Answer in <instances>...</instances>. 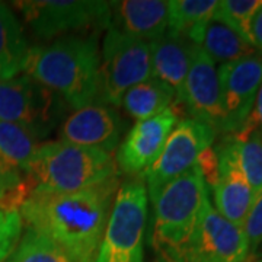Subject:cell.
<instances>
[{
    "mask_svg": "<svg viewBox=\"0 0 262 262\" xmlns=\"http://www.w3.org/2000/svg\"><path fill=\"white\" fill-rule=\"evenodd\" d=\"M217 6V0H170L166 32L200 46L207 22L214 15Z\"/></svg>",
    "mask_w": 262,
    "mask_h": 262,
    "instance_id": "19",
    "label": "cell"
},
{
    "mask_svg": "<svg viewBox=\"0 0 262 262\" xmlns=\"http://www.w3.org/2000/svg\"><path fill=\"white\" fill-rule=\"evenodd\" d=\"M253 131H258L262 134V83L259 86V91L256 94L255 102H253V108L248 120L245 122L244 128L239 131L237 134H233L236 137H246Z\"/></svg>",
    "mask_w": 262,
    "mask_h": 262,
    "instance_id": "28",
    "label": "cell"
},
{
    "mask_svg": "<svg viewBox=\"0 0 262 262\" xmlns=\"http://www.w3.org/2000/svg\"><path fill=\"white\" fill-rule=\"evenodd\" d=\"M151 77V44L113 27L102 41L99 101L121 105L124 94Z\"/></svg>",
    "mask_w": 262,
    "mask_h": 262,
    "instance_id": "6",
    "label": "cell"
},
{
    "mask_svg": "<svg viewBox=\"0 0 262 262\" xmlns=\"http://www.w3.org/2000/svg\"><path fill=\"white\" fill-rule=\"evenodd\" d=\"M110 5V27L125 35L151 44L168 31V2L165 0H121Z\"/></svg>",
    "mask_w": 262,
    "mask_h": 262,
    "instance_id": "16",
    "label": "cell"
},
{
    "mask_svg": "<svg viewBox=\"0 0 262 262\" xmlns=\"http://www.w3.org/2000/svg\"><path fill=\"white\" fill-rule=\"evenodd\" d=\"M22 182L24 179L20 178V172L0 165V201L9 195L13 189H16Z\"/></svg>",
    "mask_w": 262,
    "mask_h": 262,
    "instance_id": "29",
    "label": "cell"
},
{
    "mask_svg": "<svg viewBox=\"0 0 262 262\" xmlns=\"http://www.w3.org/2000/svg\"><path fill=\"white\" fill-rule=\"evenodd\" d=\"M39 146V139L29 128L0 121V165L27 173Z\"/></svg>",
    "mask_w": 262,
    "mask_h": 262,
    "instance_id": "21",
    "label": "cell"
},
{
    "mask_svg": "<svg viewBox=\"0 0 262 262\" xmlns=\"http://www.w3.org/2000/svg\"><path fill=\"white\" fill-rule=\"evenodd\" d=\"M147 189L139 179L120 185L95 262H144Z\"/></svg>",
    "mask_w": 262,
    "mask_h": 262,
    "instance_id": "5",
    "label": "cell"
},
{
    "mask_svg": "<svg viewBox=\"0 0 262 262\" xmlns=\"http://www.w3.org/2000/svg\"><path fill=\"white\" fill-rule=\"evenodd\" d=\"M178 101L187 105L191 118L208 124L215 131L225 130L219 70L198 46L192 51L191 66Z\"/></svg>",
    "mask_w": 262,
    "mask_h": 262,
    "instance_id": "12",
    "label": "cell"
},
{
    "mask_svg": "<svg viewBox=\"0 0 262 262\" xmlns=\"http://www.w3.org/2000/svg\"><path fill=\"white\" fill-rule=\"evenodd\" d=\"M248 255L244 227L225 219L207 196L185 248V262H245Z\"/></svg>",
    "mask_w": 262,
    "mask_h": 262,
    "instance_id": "10",
    "label": "cell"
},
{
    "mask_svg": "<svg viewBox=\"0 0 262 262\" xmlns=\"http://www.w3.org/2000/svg\"><path fill=\"white\" fill-rule=\"evenodd\" d=\"M31 31L42 39L91 27H110L111 5L102 0L16 2Z\"/></svg>",
    "mask_w": 262,
    "mask_h": 262,
    "instance_id": "9",
    "label": "cell"
},
{
    "mask_svg": "<svg viewBox=\"0 0 262 262\" xmlns=\"http://www.w3.org/2000/svg\"><path fill=\"white\" fill-rule=\"evenodd\" d=\"M233 137L241 168L256 196L262 191V134L253 131L246 137Z\"/></svg>",
    "mask_w": 262,
    "mask_h": 262,
    "instance_id": "24",
    "label": "cell"
},
{
    "mask_svg": "<svg viewBox=\"0 0 262 262\" xmlns=\"http://www.w3.org/2000/svg\"><path fill=\"white\" fill-rule=\"evenodd\" d=\"M215 130L208 124L184 118L170 131L163 149L144 170V185L151 203L163 188L194 168L200 156L213 146Z\"/></svg>",
    "mask_w": 262,
    "mask_h": 262,
    "instance_id": "8",
    "label": "cell"
},
{
    "mask_svg": "<svg viewBox=\"0 0 262 262\" xmlns=\"http://www.w3.org/2000/svg\"><path fill=\"white\" fill-rule=\"evenodd\" d=\"M195 44L166 32L151 42V77L169 86L179 99L192 60Z\"/></svg>",
    "mask_w": 262,
    "mask_h": 262,
    "instance_id": "17",
    "label": "cell"
},
{
    "mask_svg": "<svg viewBox=\"0 0 262 262\" xmlns=\"http://www.w3.org/2000/svg\"><path fill=\"white\" fill-rule=\"evenodd\" d=\"M64 101L27 75L0 77V121L27 127L38 139L54 130Z\"/></svg>",
    "mask_w": 262,
    "mask_h": 262,
    "instance_id": "7",
    "label": "cell"
},
{
    "mask_svg": "<svg viewBox=\"0 0 262 262\" xmlns=\"http://www.w3.org/2000/svg\"><path fill=\"white\" fill-rule=\"evenodd\" d=\"M244 232L249 245V253L255 252L262 244V191L253 200L252 207L245 220Z\"/></svg>",
    "mask_w": 262,
    "mask_h": 262,
    "instance_id": "27",
    "label": "cell"
},
{
    "mask_svg": "<svg viewBox=\"0 0 262 262\" xmlns=\"http://www.w3.org/2000/svg\"><path fill=\"white\" fill-rule=\"evenodd\" d=\"M222 106L225 113V133L237 134L252 111L262 83V53L256 51L219 69Z\"/></svg>",
    "mask_w": 262,
    "mask_h": 262,
    "instance_id": "11",
    "label": "cell"
},
{
    "mask_svg": "<svg viewBox=\"0 0 262 262\" xmlns=\"http://www.w3.org/2000/svg\"><path fill=\"white\" fill-rule=\"evenodd\" d=\"M177 122L178 115L170 108L151 118L136 122L117 149L115 165L127 175L144 173L158 159Z\"/></svg>",
    "mask_w": 262,
    "mask_h": 262,
    "instance_id": "13",
    "label": "cell"
},
{
    "mask_svg": "<svg viewBox=\"0 0 262 262\" xmlns=\"http://www.w3.org/2000/svg\"><path fill=\"white\" fill-rule=\"evenodd\" d=\"M24 72L73 110L96 103L101 91L98 34L66 35L46 47L29 48Z\"/></svg>",
    "mask_w": 262,
    "mask_h": 262,
    "instance_id": "2",
    "label": "cell"
},
{
    "mask_svg": "<svg viewBox=\"0 0 262 262\" xmlns=\"http://www.w3.org/2000/svg\"><path fill=\"white\" fill-rule=\"evenodd\" d=\"M258 262H262V259H261V261H258Z\"/></svg>",
    "mask_w": 262,
    "mask_h": 262,
    "instance_id": "31",
    "label": "cell"
},
{
    "mask_svg": "<svg viewBox=\"0 0 262 262\" xmlns=\"http://www.w3.org/2000/svg\"><path fill=\"white\" fill-rule=\"evenodd\" d=\"M215 151L219 158V177L211 189L214 194V208L233 225L244 227L255 194L241 168L233 136L227 137Z\"/></svg>",
    "mask_w": 262,
    "mask_h": 262,
    "instance_id": "14",
    "label": "cell"
},
{
    "mask_svg": "<svg viewBox=\"0 0 262 262\" xmlns=\"http://www.w3.org/2000/svg\"><path fill=\"white\" fill-rule=\"evenodd\" d=\"M207 196L208 188L195 165L169 182L151 201V244L166 261L185 262V248Z\"/></svg>",
    "mask_w": 262,
    "mask_h": 262,
    "instance_id": "4",
    "label": "cell"
},
{
    "mask_svg": "<svg viewBox=\"0 0 262 262\" xmlns=\"http://www.w3.org/2000/svg\"><path fill=\"white\" fill-rule=\"evenodd\" d=\"M251 37H252L253 47L262 53V6L253 15L251 22Z\"/></svg>",
    "mask_w": 262,
    "mask_h": 262,
    "instance_id": "30",
    "label": "cell"
},
{
    "mask_svg": "<svg viewBox=\"0 0 262 262\" xmlns=\"http://www.w3.org/2000/svg\"><path fill=\"white\" fill-rule=\"evenodd\" d=\"M118 188L117 179L77 192L34 188L19 213L28 227L56 242L72 262H95Z\"/></svg>",
    "mask_w": 262,
    "mask_h": 262,
    "instance_id": "1",
    "label": "cell"
},
{
    "mask_svg": "<svg viewBox=\"0 0 262 262\" xmlns=\"http://www.w3.org/2000/svg\"><path fill=\"white\" fill-rule=\"evenodd\" d=\"M6 262H72V259L46 234L27 227Z\"/></svg>",
    "mask_w": 262,
    "mask_h": 262,
    "instance_id": "23",
    "label": "cell"
},
{
    "mask_svg": "<svg viewBox=\"0 0 262 262\" xmlns=\"http://www.w3.org/2000/svg\"><path fill=\"white\" fill-rule=\"evenodd\" d=\"M175 98V92L169 86L155 77H149L130 88L122 96L121 105L130 117L143 121L166 111Z\"/></svg>",
    "mask_w": 262,
    "mask_h": 262,
    "instance_id": "22",
    "label": "cell"
},
{
    "mask_svg": "<svg viewBox=\"0 0 262 262\" xmlns=\"http://www.w3.org/2000/svg\"><path fill=\"white\" fill-rule=\"evenodd\" d=\"M261 6L262 0H223L219 2L215 13L222 19H225L248 42L252 44L251 22L253 15Z\"/></svg>",
    "mask_w": 262,
    "mask_h": 262,
    "instance_id": "25",
    "label": "cell"
},
{
    "mask_svg": "<svg viewBox=\"0 0 262 262\" xmlns=\"http://www.w3.org/2000/svg\"><path fill=\"white\" fill-rule=\"evenodd\" d=\"M24 232V220L19 210H2L0 208V262H6Z\"/></svg>",
    "mask_w": 262,
    "mask_h": 262,
    "instance_id": "26",
    "label": "cell"
},
{
    "mask_svg": "<svg viewBox=\"0 0 262 262\" xmlns=\"http://www.w3.org/2000/svg\"><path fill=\"white\" fill-rule=\"evenodd\" d=\"M27 175L32 189L77 192L117 179V165L110 153L58 140L39 146Z\"/></svg>",
    "mask_w": 262,
    "mask_h": 262,
    "instance_id": "3",
    "label": "cell"
},
{
    "mask_svg": "<svg viewBox=\"0 0 262 262\" xmlns=\"http://www.w3.org/2000/svg\"><path fill=\"white\" fill-rule=\"evenodd\" d=\"M122 122L118 114L99 103H91L88 106L75 110L61 125V140L82 146L113 153L121 140Z\"/></svg>",
    "mask_w": 262,
    "mask_h": 262,
    "instance_id": "15",
    "label": "cell"
},
{
    "mask_svg": "<svg viewBox=\"0 0 262 262\" xmlns=\"http://www.w3.org/2000/svg\"><path fill=\"white\" fill-rule=\"evenodd\" d=\"M198 47L203 48L207 56L214 63H220V66L241 60L258 51L215 12L207 22Z\"/></svg>",
    "mask_w": 262,
    "mask_h": 262,
    "instance_id": "18",
    "label": "cell"
},
{
    "mask_svg": "<svg viewBox=\"0 0 262 262\" xmlns=\"http://www.w3.org/2000/svg\"><path fill=\"white\" fill-rule=\"evenodd\" d=\"M28 53V41L19 19L0 2V77L20 75Z\"/></svg>",
    "mask_w": 262,
    "mask_h": 262,
    "instance_id": "20",
    "label": "cell"
}]
</instances>
